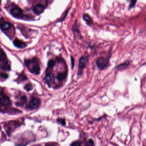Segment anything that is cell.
<instances>
[{
    "label": "cell",
    "mask_w": 146,
    "mask_h": 146,
    "mask_svg": "<svg viewBox=\"0 0 146 146\" xmlns=\"http://www.w3.org/2000/svg\"><path fill=\"white\" fill-rule=\"evenodd\" d=\"M24 88L27 91H30L32 90L33 89V86L31 83H28L27 84H25V86L24 87Z\"/></svg>",
    "instance_id": "d6986e66"
},
{
    "label": "cell",
    "mask_w": 146,
    "mask_h": 146,
    "mask_svg": "<svg viewBox=\"0 0 146 146\" xmlns=\"http://www.w3.org/2000/svg\"><path fill=\"white\" fill-rule=\"evenodd\" d=\"M27 79L28 78H27V76H26V75L25 74L22 73L19 75L18 78L16 79V81L19 83L20 82H22L23 81L27 80Z\"/></svg>",
    "instance_id": "9a60e30c"
},
{
    "label": "cell",
    "mask_w": 146,
    "mask_h": 146,
    "mask_svg": "<svg viewBox=\"0 0 146 146\" xmlns=\"http://www.w3.org/2000/svg\"><path fill=\"white\" fill-rule=\"evenodd\" d=\"M70 60H71V68L73 70L74 68V65H75V60H74V58L73 57L71 56H70Z\"/></svg>",
    "instance_id": "7402d4cb"
},
{
    "label": "cell",
    "mask_w": 146,
    "mask_h": 146,
    "mask_svg": "<svg viewBox=\"0 0 146 146\" xmlns=\"http://www.w3.org/2000/svg\"><path fill=\"white\" fill-rule=\"evenodd\" d=\"M10 13L12 17L19 19H23L25 15L22 10L19 6L14 7L10 10Z\"/></svg>",
    "instance_id": "8992f818"
},
{
    "label": "cell",
    "mask_w": 146,
    "mask_h": 146,
    "mask_svg": "<svg viewBox=\"0 0 146 146\" xmlns=\"http://www.w3.org/2000/svg\"><path fill=\"white\" fill-rule=\"evenodd\" d=\"M68 75V71L67 70L65 71L64 72H59L58 73L55 78L59 82H62L63 81L66 79Z\"/></svg>",
    "instance_id": "7c38bea8"
},
{
    "label": "cell",
    "mask_w": 146,
    "mask_h": 146,
    "mask_svg": "<svg viewBox=\"0 0 146 146\" xmlns=\"http://www.w3.org/2000/svg\"><path fill=\"white\" fill-rule=\"evenodd\" d=\"M70 8L68 9H67V10H66L64 12L62 15V16L60 17V19H59V20L57 21V22H63V21H64V19H66V16L67 15L68 12H69V11H70Z\"/></svg>",
    "instance_id": "e0dca14e"
},
{
    "label": "cell",
    "mask_w": 146,
    "mask_h": 146,
    "mask_svg": "<svg viewBox=\"0 0 146 146\" xmlns=\"http://www.w3.org/2000/svg\"><path fill=\"white\" fill-rule=\"evenodd\" d=\"M83 19L87 23V25L91 26L93 24V21L91 17L87 13H84L83 15Z\"/></svg>",
    "instance_id": "5bb4252c"
},
{
    "label": "cell",
    "mask_w": 146,
    "mask_h": 146,
    "mask_svg": "<svg viewBox=\"0 0 146 146\" xmlns=\"http://www.w3.org/2000/svg\"><path fill=\"white\" fill-rule=\"evenodd\" d=\"M0 21V30L2 31H7L13 27V25L9 22Z\"/></svg>",
    "instance_id": "30bf717a"
},
{
    "label": "cell",
    "mask_w": 146,
    "mask_h": 146,
    "mask_svg": "<svg viewBox=\"0 0 146 146\" xmlns=\"http://www.w3.org/2000/svg\"><path fill=\"white\" fill-rule=\"evenodd\" d=\"M137 2V0H130V6H129V9L130 10L131 9L133 8L135 6Z\"/></svg>",
    "instance_id": "ffe728a7"
},
{
    "label": "cell",
    "mask_w": 146,
    "mask_h": 146,
    "mask_svg": "<svg viewBox=\"0 0 146 146\" xmlns=\"http://www.w3.org/2000/svg\"><path fill=\"white\" fill-rule=\"evenodd\" d=\"M8 77V75L6 73L3 72L0 73V78L1 79H7Z\"/></svg>",
    "instance_id": "44dd1931"
},
{
    "label": "cell",
    "mask_w": 146,
    "mask_h": 146,
    "mask_svg": "<svg viewBox=\"0 0 146 146\" xmlns=\"http://www.w3.org/2000/svg\"></svg>",
    "instance_id": "d4e9b609"
},
{
    "label": "cell",
    "mask_w": 146,
    "mask_h": 146,
    "mask_svg": "<svg viewBox=\"0 0 146 146\" xmlns=\"http://www.w3.org/2000/svg\"><path fill=\"white\" fill-rule=\"evenodd\" d=\"M57 121H58V122L60 123V124H61L63 125H66V122L64 119L59 118L57 119Z\"/></svg>",
    "instance_id": "603a6c76"
},
{
    "label": "cell",
    "mask_w": 146,
    "mask_h": 146,
    "mask_svg": "<svg viewBox=\"0 0 146 146\" xmlns=\"http://www.w3.org/2000/svg\"><path fill=\"white\" fill-rule=\"evenodd\" d=\"M130 64L129 60H127L125 61L122 63L121 64H119L115 67V70H125L129 66H130Z\"/></svg>",
    "instance_id": "4fadbf2b"
},
{
    "label": "cell",
    "mask_w": 146,
    "mask_h": 146,
    "mask_svg": "<svg viewBox=\"0 0 146 146\" xmlns=\"http://www.w3.org/2000/svg\"><path fill=\"white\" fill-rule=\"evenodd\" d=\"M110 64L109 58L104 57L98 58L96 60V64L99 70H104L108 67Z\"/></svg>",
    "instance_id": "5b68a950"
},
{
    "label": "cell",
    "mask_w": 146,
    "mask_h": 146,
    "mask_svg": "<svg viewBox=\"0 0 146 146\" xmlns=\"http://www.w3.org/2000/svg\"><path fill=\"white\" fill-rule=\"evenodd\" d=\"M46 9L45 6L41 4H37L32 7V10L35 14L39 16L43 13Z\"/></svg>",
    "instance_id": "52a82bcc"
},
{
    "label": "cell",
    "mask_w": 146,
    "mask_h": 146,
    "mask_svg": "<svg viewBox=\"0 0 146 146\" xmlns=\"http://www.w3.org/2000/svg\"><path fill=\"white\" fill-rule=\"evenodd\" d=\"M89 61V56H82L79 59L78 63V71L77 75L78 76H81L84 70V69L86 66L87 64Z\"/></svg>",
    "instance_id": "277c9868"
},
{
    "label": "cell",
    "mask_w": 146,
    "mask_h": 146,
    "mask_svg": "<svg viewBox=\"0 0 146 146\" xmlns=\"http://www.w3.org/2000/svg\"><path fill=\"white\" fill-rule=\"evenodd\" d=\"M27 97L25 95L21 97V98H20V100L19 103H18L17 104V105H20L21 106H22L26 103V102L27 101Z\"/></svg>",
    "instance_id": "ac0fdd59"
},
{
    "label": "cell",
    "mask_w": 146,
    "mask_h": 146,
    "mask_svg": "<svg viewBox=\"0 0 146 146\" xmlns=\"http://www.w3.org/2000/svg\"><path fill=\"white\" fill-rule=\"evenodd\" d=\"M71 146H81V143L78 141H76L72 143Z\"/></svg>",
    "instance_id": "cb8c5ba5"
},
{
    "label": "cell",
    "mask_w": 146,
    "mask_h": 146,
    "mask_svg": "<svg viewBox=\"0 0 146 146\" xmlns=\"http://www.w3.org/2000/svg\"><path fill=\"white\" fill-rule=\"evenodd\" d=\"M54 68L47 67L45 71V75L43 78L45 82L49 87H51L54 83V76L53 74Z\"/></svg>",
    "instance_id": "3957f363"
},
{
    "label": "cell",
    "mask_w": 146,
    "mask_h": 146,
    "mask_svg": "<svg viewBox=\"0 0 146 146\" xmlns=\"http://www.w3.org/2000/svg\"><path fill=\"white\" fill-rule=\"evenodd\" d=\"M11 104V101L9 97L3 93L1 91L0 93V105L1 107L7 106Z\"/></svg>",
    "instance_id": "ba28073f"
},
{
    "label": "cell",
    "mask_w": 146,
    "mask_h": 146,
    "mask_svg": "<svg viewBox=\"0 0 146 146\" xmlns=\"http://www.w3.org/2000/svg\"><path fill=\"white\" fill-rule=\"evenodd\" d=\"M24 64L29 72L35 75H39L41 72L39 60L36 57L31 59H25Z\"/></svg>",
    "instance_id": "6da1fadb"
},
{
    "label": "cell",
    "mask_w": 146,
    "mask_h": 146,
    "mask_svg": "<svg viewBox=\"0 0 146 146\" xmlns=\"http://www.w3.org/2000/svg\"><path fill=\"white\" fill-rule=\"evenodd\" d=\"M40 100L37 98H33L29 103V107L32 109H36L40 105Z\"/></svg>",
    "instance_id": "9c48e42d"
},
{
    "label": "cell",
    "mask_w": 146,
    "mask_h": 146,
    "mask_svg": "<svg viewBox=\"0 0 146 146\" xmlns=\"http://www.w3.org/2000/svg\"><path fill=\"white\" fill-rule=\"evenodd\" d=\"M13 44L16 47L21 49H25L27 46V44L25 43V42L19 40L17 38L13 40Z\"/></svg>",
    "instance_id": "8fae6325"
},
{
    "label": "cell",
    "mask_w": 146,
    "mask_h": 146,
    "mask_svg": "<svg viewBox=\"0 0 146 146\" xmlns=\"http://www.w3.org/2000/svg\"><path fill=\"white\" fill-rule=\"evenodd\" d=\"M77 22V21H75L74 25L72 26V32L74 33H76L79 34L80 35H81L80 31L79 30V29L78 28Z\"/></svg>",
    "instance_id": "2e32d148"
},
{
    "label": "cell",
    "mask_w": 146,
    "mask_h": 146,
    "mask_svg": "<svg viewBox=\"0 0 146 146\" xmlns=\"http://www.w3.org/2000/svg\"><path fill=\"white\" fill-rule=\"evenodd\" d=\"M0 69L5 71L11 70V64L9 61L6 54L2 49L0 51Z\"/></svg>",
    "instance_id": "7a4b0ae2"
}]
</instances>
